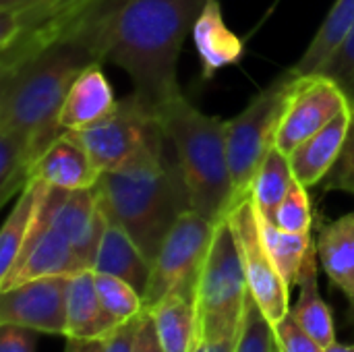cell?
I'll return each mask as SVG.
<instances>
[{
	"mask_svg": "<svg viewBox=\"0 0 354 352\" xmlns=\"http://www.w3.org/2000/svg\"><path fill=\"white\" fill-rule=\"evenodd\" d=\"M205 0H102L85 21V35L100 62L120 66L133 95L158 114L183 95L176 66Z\"/></svg>",
	"mask_w": 354,
	"mask_h": 352,
	"instance_id": "obj_1",
	"label": "cell"
},
{
	"mask_svg": "<svg viewBox=\"0 0 354 352\" xmlns=\"http://www.w3.org/2000/svg\"><path fill=\"white\" fill-rule=\"evenodd\" d=\"M95 62L100 60L85 35L83 23L71 37L2 73L0 131L27 135L39 156L64 131L60 127V110L73 81Z\"/></svg>",
	"mask_w": 354,
	"mask_h": 352,
	"instance_id": "obj_2",
	"label": "cell"
},
{
	"mask_svg": "<svg viewBox=\"0 0 354 352\" xmlns=\"http://www.w3.org/2000/svg\"><path fill=\"white\" fill-rule=\"evenodd\" d=\"M97 193L106 218L118 222L151 263L178 218L193 210L180 162L168 147L127 168L102 172Z\"/></svg>",
	"mask_w": 354,
	"mask_h": 352,
	"instance_id": "obj_3",
	"label": "cell"
},
{
	"mask_svg": "<svg viewBox=\"0 0 354 352\" xmlns=\"http://www.w3.org/2000/svg\"><path fill=\"white\" fill-rule=\"evenodd\" d=\"M156 116L180 162L191 207L214 224L228 218L241 199L230 172L226 120L203 114L185 95L172 100Z\"/></svg>",
	"mask_w": 354,
	"mask_h": 352,
	"instance_id": "obj_4",
	"label": "cell"
},
{
	"mask_svg": "<svg viewBox=\"0 0 354 352\" xmlns=\"http://www.w3.org/2000/svg\"><path fill=\"white\" fill-rule=\"evenodd\" d=\"M249 284L239 243L228 218L216 224V232L197 282V338L236 336L241 330Z\"/></svg>",
	"mask_w": 354,
	"mask_h": 352,
	"instance_id": "obj_5",
	"label": "cell"
},
{
	"mask_svg": "<svg viewBox=\"0 0 354 352\" xmlns=\"http://www.w3.org/2000/svg\"><path fill=\"white\" fill-rule=\"evenodd\" d=\"M292 79L295 73L288 68L270 87L257 93L241 114L226 120L228 160L239 199L251 193L255 174L268 154L276 147V131Z\"/></svg>",
	"mask_w": 354,
	"mask_h": 352,
	"instance_id": "obj_6",
	"label": "cell"
},
{
	"mask_svg": "<svg viewBox=\"0 0 354 352\" xmlns=\"http://www.w3.org/2000/svg\"><path fill=\"white\" fill-rule=\"evenodd\" d=\"M83 143L102 172L120 170L166 149V133L158 116L133 93L118 100L116 110L102 122L71 131Z\"/></svg>",
	"mask_w": 354,
	"mask_h": 352,
	"instance_id": "obj_7",
	"label": "cell"
},
{
	"mask_svg": "<svg viewBox=\"0 0 354 352\" xmlns=\"http://www.w3.org/2000/svg\"><path fill=\"white\" fill-rule=\"evenodd\" d=\"M214 232L216 224L195 210H189L178 218L153 259L151 280L145 293V309L174 290L197 297L199 272Z\"/></svg>",
	"mask_w": 354,
	"mask_h": 352,
	"instance_id": "obj_8",
	"label": "cell"
},
{
	"mask_svg": "<svg viewBox=\"0 0 354 352\" xmlns=\"http://www.w3.org/2000/svg\"><path fill=\"white\" fill-rule=\"evenodd\" d=\"M228 222L239 243L249 293L253 295L270 324L276 328L290 311V286L280 276L263 245L259 230V212L251 193L232 207V212L228 214Z\"/></svg>",
	"mask_w": 354,
	"mask_h": 352,
	"instance_id": "obj_9",
	"label": "cell"
},
{
	"mask_svg": "<svg viewBox=\"0 0 354 352\" xmlns=\"http://www.w3.org/2000/svg\"><path fill=\"white\" fill-rule=\"evenodd\" d=\"M348 108L346 93L332 77L324 73L295 75L276 131V147L290 156Z\"/></svg>",
	"mask_w": 354,
	"mask_h": 352,
	"instance_id": "obj_10",
	"label": "cell"
},
{
	"mask_svg": "<svg viewBox=\"0 0 354 352\" xmlns=\"http://www.w3.org/2000/svg\"><path fill=\"white\" fill-rule=\"evenodd\" d=\"M37 218L58 230L91 270L100 241L106 230V214L100 203L97 185L93 189H48Z\"/></svg>",
	"mask_w": 354,
	"mask_h": 352,
	"instance_id": "obj_11",
	"label": "cell"
},
{
	"mask_svg": "<svg viewBox=\"0 0 354 352\" xmlns=\"http://www.w3.org/2000/svg\"><path fill=\"white\" fill-rule=\"evenodd\" d=\"M68 282L71 276H50L0 290V324L23 326L39 334L66 336Z\"/></svg>",
	"mask_w": 354,
	"mask_h": 352,
	"instance_id": "obj_12",
	"label": "cell"
},
{
	"mask_svg": "<svg viewBox=\"0 0 354 352\" xmlns=\"http://www.w3.org/2000/svg\"><path fill=\"white\" fill-rule=\"evenodd\" d=\"M83 270H89L73 245L50 224L35 218L33 230L17 257L10 272L0 280V290H6L10 286L37 280V278H50V276H75Z\"/></svg>",
	"mask_w": 354,
	"mask_h": 352,
	"instance_id": "obj_13",
	"label": "cell"
},
{
	"mask_svg": "<svg viewBox=\"0 0 354 352\" xmlns=\"http://www.w3.org/2000/svg\"><path fill=\"white\" fill-rule=\"evenodd\" d=\"M102 176L83 143L71 131H62L33 162L29 180H39L50 189H93Z\"/></svg>",
	"mask_w": 354,
	"mask_h": 352,
	"instance_id": "obj_14",
	"label": "cell"
},
{
	"mask_svg": "<svg viewBox=\"0 0 354 352\" xmlns=\"http://www.w3.org/2000/svg\"><path fill=\"white\" fill-rule=\"evenodd\" d=\"M118 106L114 98L112 85L102 71V62L89 64L81 75L73 81L62 110H60V127L64 131H83L106 116H110Z\"/></svg>",
	"mask_w": 354,
	"mask_h": 352,
	"instance_id": "obj_15",
	"label": "cell"
},
{
	"mask_svg": "<svg viewBox=\"0 0 354 352\" xmlns=\"http://www.w3.org/2000/svg\"><path fill=\"white\" fill-rule=\"evenodd\" d=\"M151 266L153 263L129 237V232L118 222L108 218L91 270L129 282L143 297L145 303V293L151 280Z\"/></svg>",
	"mask_w": 354,
	"mask_h": 352,
	"instance_id": "obj_16",
	"label": "cell"
},
{
	"mask_svg": "<svg viewBox=\"0 0 354 352\" xmlns=\"http://www.w3.org/2000/svg\"><path fill=\"white\" fill-rule=\"evenodd\" d=\"M351 118H353V106L344 110L340 116H336L330 124H326L319 133L303 141L288 156L292 172L301 185L311 189L324 183V178L328 176V172L334 168L336 160L342 154Z\"/></svg>",
	"mask_w": 354,
	"mask_h": 352,
	"instance_id": "obj_17",
	"label": "cell"
},
{
	"mask_svg": "<svg viewBox=\"0 0 354 352\" xmlns=\"http://www.w3.org/2000/svg\"><path fill=\"white\" fill-rule=\"evenodd\" d=\"M191 33L205 79L214 77L226 66L236 64L245 54L243 39L224 21L220 0H205Z\"/></svg>",
	"mask_w": 354,
	"mask_h": 352,
	"instance_id": "obj_18",
	"label": "cell"
},
{
	"mask_svg": "<svg viewBox=\"0 0 354 352\" xmlns=\"http://www.w3.org/2000/svg\"><path fill=\"white\" fill-rule=\"evenodd\" d=\"M66 336L81 340H104L118 322L106 311L100 301L93 270H83L71 276L66 293Z\"/></svg>",
	"mask_w": 354,
	"mask_h": 352,
	"instance_id": "obj_19",
	"label": "cell"
},
{
	"mask_svg": "<svg viewBox=\"0 0 354 352\" xmlns=\"http://www.w3.org/2000/svg\"><path fill=\"white\" fill-rule=\"evenodd\" d=\"M315 249L326 276L354 309V210L319 230Z\"/></svg>",
	"mask_w": 354,
	"mask_h": 352,
	"instance_id": "obj_20",
	"label": "cell"
},
{
	"mask_svg": "<svg viewBox=\"0 0 354 352\" xmlns=\"http://www.w3.org/2000/svg\"><path fill=\"white\" fill-rule=\"evenodd\" d=\"M147 311L164 352L193 351L197 338V305L193 295L174 290Z\"/></svg>",
	"mask_w": 354,
	"mask_h": 352,
	"instance_id": "obj_21",
	"label": "cell"
},
{
	"mask_svg": "<svg viewBox=\"0 0 354 352\" xmlns=\"http://www.w3.org/2000/svg\"><path fill=\"white\" fill-rule=\"evenodd\" d=\"M317 249L313 245L309 257L305 259V266L301 270L299 278V301L295 307H290L292 319L313 338L317 340L324 349L332 346L336 342V326H334V315L326 301L319 295L317 286Z\"/></svg>",
	"mask_w": 354,
	"mask_h": 352,
	"instance_id": "obj_22",
	"label": "cell"
},
{
	"mask_svg": "<svg viewBox=\"0 0 354 352\" xmlns=\"http://www.w3.org/2000/svg\"><path fill=\"white\" fill-rule=\"evenodd\" d=\"M48 189L50 187H46L44 183L31 178L25 185V189L19 193L8 218L4 220L2 230H0V280L10 272L17 257L21 255V251L33 230L41 199Z\"/></svg>",
	"mask_w": 354,
	"mask_h": 352,
	"instance_id": "obj_23",
	"label": "cell"
},
{
	"mask_svg": "<svg viewBox=\"0 0 354 352\" xmlns=\"http://www.w3.org/2000/svg\"><path fill=\"white\" fill-rule=\"evenodd\" d=\"M354 25V0H336L332 10L328 12L326 21L317 29L315 37L307 46L305 54L299 58L290 71L295 75H313L322 73V68L328 64V60L334 56V52L340 48L344 37Z\"/></svg>",
	"mask_w": 354,
	"mask_h": 352,
	"instance_id": "obj_24",
	"label": "cell"
},
{
	"mask_svg": "<svg viewBox=\"0 0 354 352\" xmlns=\"http://www.w3.org/2000/svg\"><path fill=\"white\" fill-rule=\"evenodd\" d=\"M259 230H261L263 245H266L272 261L276 263L280 276L286 280V284L290 288L297 286L299 278H301V270L305 266V259L309 257V253L315 245L311 241V234L286 232V230L278 228L274 222H270L268 218H263L261 214H259Z\"/></svg>",
	"mask_w": 354,
	"mask_h": 352,
	"instance_id": "obj_25",
	"label": "cell"
},
{
	"mask_svg": "<svg viewBox=\"0 0 354 352\" xmlns=\"http://www.w3.org/2000/svg\"><path fill=\"white\" fill-rule=\"evenodd\" d=\"M35 158L33 141L27 135L0 131V205H6L25 189Z\"/></svg>",
	"mask_w": 354,
	"mask_h": 352,
	"instance_id": "obj_26",
	"label": "cell"
},
{
	"mask_svg": "<svg viewBox=\"0 0 354 352\" xmlns=\"http://www.w3.org/2000/svg\"><path fill=\"white\" fill-rule=\"evenodd\" d=\"M295 180H297V176L292 172L288 154L274 147L268 154V158L263 160L259 172L255 174L253 187H251V195L257 205V212L263 218L274 220L278 205L284 201V197L288 195Z\"/></svg>",
	"mask_w": 354,
	"mask_h": 352,
	"instance_id": "obj_27",
	"label": "cell"
},
{
	"mask_svg": "<svg viewBox=\"0 0 354 352\" xmlns=\"http://www.w3.org/2000/svg\"><path fill=\"white\" fill-rule=\"evenodd\" d=\"M93 278H95V288H97L102 305L118 324L145 311L143 297L129 282L110 274H100V272H93Z\"/></svg>",
	"mask_w": 354,
	"mask_h": 352,
	"instance_id": "obj_28",
	"label": "cell"
},
{
	"mask_svg": "<svg viewBox=\"0 0 354 352\" xmlns=\"http://www.w3.org/2000/svg\"><path fill=\"white\" fill-rule=\"evenodd\" d=\"M234 352H276V332L249 293Z\"/></svg>",
	"mask_w": 354,
	"mask_h": 352,
	"instance_id": "obj_29",
	"label": "cell"
},
{
	"mask_svg": "<svg viewBox=\"0 0 354 352\" xmlns=\"http://www.w3.org/2000/svg\"><path fill=\"white\" fill-rule=\"evenodd\" d=\"M270 222H274L278 228H282L286 232L311 234L313 207H311V199H309L307 187L301 185L299 180H295V185L290 187L288 195L278 205V210L274 214V220H270Z\"/></svg>",
	"mask_w": 354,
	"mask_h": 352,
	"instance_id": "obj_30",
	"label": "cell"
},
{
	"mask_svg": "<svg viewBox=\"0 0 354 352\" xmlns=\"http://www.w3.org/2000/svg\"><path fill=\"white\" fill-rule=\"evenodd\" d=\"M324 75L332 77L342 91L346 93L351 106L354 104V25L340 44V48L334 52V56L328 60V64L322 68Z\"/></svg>",
	"mask_w": 354,
	"mask_h": 352,
	"instance_id": "obj_31",
	"label": "cell"
},
{
	"mask_svg": "<svg viewBox=\"0 0 354 352\" xmlns=\"http://www.w3.org/2000/svg\"><path fill=\"white\" fill-rule=\"evenodd\" d=\"M322 189L324 191H344V193L354 195V104L353 118H351V127H348V135H346L342 154L336 160L334 168L324 178Z\"/></svg>",
	"mask_w": 354,
	"mask_h": 352,
	"instance_id": "obj_32",
	"label": "cell"
},
{
	"mask_svg": "<svg viewBox=\"0 0 354 352\" xmlns=\"http://www.w3.org/2000/svg\"><path fill=\"white\" fill-rule=\"evenodd\" d=\"M276 332V344L280 352H326V349L313 340L290 315H288L274 328Z\"/></svg>",
	"mask_w": 354,
	"mask_h": 352,
	"instance_id": "obj_33",
	"label": "cell"
},
{
	"mask_svg": "<svg viewBox=\"0 0 354 352\" xmlns=\"http://www.w3.org/2000/svg\"><path fill=\"white\" fill-rule=\"evenodd\" d=\"M143 313L118 324L106 338H104V352H135L139 330L143 324Z\"/></svg>",
	"mask_w": 354,
	"mask_h": 352,
	"instance_id": "obj_34",
	"label": "cell"
},
{
	"mask_svg": "<svg viewBox=\"0 0 354 352\" xmlns=\"http://www.w3.org/2000/svg\"><path fill=\"white\" fill-rule=\"evenodd\" d=\"M35 334L23 326L0 324V352H35Z\"/></svg>",
	"mask_w": 354,
	"mask_h": 352,
	"instance_id": "obj_35",
	"label": "cell"
},
{
	"mask_svg": "<svg viewBox=\"0 0 354 352\" xmlns=\"http://www.w3.org/2000/svg\"><path fill=\"white\" fill-rule=\"evenodd\" d=\"M135 352H164L160 340H158V334H156L153 319H151L147 309H145V315H143V324H141V330H139Z\"/></svg>",
	"mask_w": 354,
	"mask_h": 352,
	"instance_id": "obj_36",
	"label": "cell"
},
{
	"mask_svg": "<svg viewBox=\"0 0 354 352\" xmlns=\"http://www.w3.org/2000/svg\"><path fill=\"white\" fill-rule=\"evenodd\" d=\"M236 336H199L191 352H234Z\"/></svg>",
	"mask_w": 354,
	"mask_h": 352,
	"instance_id": "obj_37",
	"label": "cell"
},
{
	"mask_svg": "<svg viewBox=\"0 0 354 352\" xmlns=\"http://www.w3.org/2000/svg\"><path fill=\"white\" fill-rule=\"evenodd\" d=\"M64 352H104V340H81L66 338Z\"/></svg>",
	"mask_w": 354,
	"mask_h": 352,
	"instance_id": "obj_38",
	"label": "cell"
},
{
	"mask_svg": "<svg viewBox=\"0 0 354 352\" xmlns=\"http://www.w3.org/2000/svg\"><path fill=\"white\" fill-rule=\"evenodd\" d=\"M326 352H354V344H342V342H334L332 346H328Z\"/></svg>",
	"mask_w": 354,
	"mask_h": 352,
	"instance_id": "obj_39",
	"label": "cell"
},
{
	"mask_svg": "<svg viewBox=\"0 0 354 352\" xmlns=\"http://www.w3.org/2000/svg\"><path fill=\"white\" fill-rule=\"evenodd\" d=\"M276 352H280V351H278V344H276Z\"/></svg>",
	"mask_w": 354,
	"mask_h": 352,
	"instance_id": "obj_40",
	"label": "cell"
}]
</instances>
